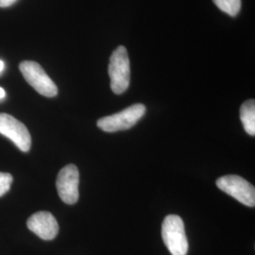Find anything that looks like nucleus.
<instances>
[{
    "mask_svg": "<svg viewBox=\"0 0 255 255\" xmlns=\"http://www.w3.org/2000/svg\"><path fill=\"white\" fill-rule=\"evenodd\" d=\"M19 69L27 83L39 94L47 98L57 96L58 88L56 84L40 64L32 61H25L20 64Z\"/></svg>",
    "mask_w": 255,
    "mask_h": 255,
    "instance_id": "4",
    "label": "nucleus"
},
{
    "mask_svg": "<svg viewBox=\"0 0 255 255\" xmlns=\"http://www.w3.org/2000/svg\"><path fill=\"white\" fill-rule=\"evenodd\" d=\"M240 119L247 133L255 135V101L250 100L244 102L240 108Z\"/></svg>",
    "mask_w": 255,
    "mask_h": 255,
    "instance_id": "9",
    "label": "nucleus"
},
{
    "mask_svg": "<svg viewBox=\"0 0 255 255\" xmlns=\"http://www.w3.org/2000/svg\"><path fill=\"white\" fill-rule=\"evenodd\" d=\"M5 97H6V92H5L3 88L0 87V101L3 100Z\"/></svg>",
    "mask_w": 255,
    "mask_h": 255,
    "instance_id": "13",
    "label": "nucleus"
},
{
    "mask_svg": "<svg viewBox=\"0 0 255 255\" xmlns=\"http://www.w3.org/2000/svg\"><path fill=\"white\" fill-rule=\"evenodd\" d=\"M0 133L11 140L21 151L27 152L31 147V136L27 127L8 114H0Z\"/></svg>",
    "mask_w": 255,
    "mask_h": 255,
    "instance_id": "7",
    "label": "nucleus"
},
{
    "mask_svg": "<svg viewBox=\"0 0 255 255\" xmlns=\"http://www.w3.org/2000/svg\"><path fill=\"white\" fill-rule=\"evenodd\" d=\"M111 89L117 95L123 94L129 85L130 67L126 47L119 46L110 58L109 68Z\"/></svg>",
    "mask_w": 255,
    "mask_h": 255,
    "instance_id": "1",
    "label": "nucleus"
},
{
    "mask_svg": "<svg viewBox=\"0 0 255 255\" xmlns=\"http://www.w3.org/2000/svg\"><path fill=\"white\" fill-rule=\"evenodd\" d=\"M13 178L9 173L0 172V197L9 192Z\"/></svg>",
    "mask_w": 255,
    "mask_h": 255,
    "instance_id": "11",
    "label": "nucleus"
},
{
    "mask_svg": "<svg viewBox=\"0 0 255 255\" xmlns=\"http://www.w3.org/2000/svg\"><path fill=\"white\" fill-rule=\"evenodd\" d=\"M17 0H0V7L1 8H7V7L11 6Z\"/></svg>",
    "mask_w": 255,
    "mask_h": 255,
    "instance_id": "12",
    "label": "nucleus"
},
{
    "mask_svg": "<svg viewBox=\"0 0 255 255\" xmlns=\"http://www.w3.org/2000/svg\"><path fill=\"white\" fill-rule=\"evenodd\" d=\"M4 67H5V64H4V62L0 60V73H2V71L4 70Z\"/></svg>",
    "mask_w": 255,
    "mask_h": 255,
    "instance_id": "14",
    "label": "nucleus"
},
{
    "mask_svg": "<svg viewBox=\"0 0 255 255\" xmlns=\"http://www.w3.org/2000/svg\"><path fill=\"white\" fill-rule=\"evenodd\" d=\"M217 186L242 204L255 207V186L244 178L237 175H226L217 181Z\"/></svg>",
    "mask_w": 255,
    "mask_h": 255,
    "instance_id": "5",
    "label": "nucleus"
},
{
    "mask_svg": "<svg viewBox=\"0 0 255 255\" xmlns=\"http://www.w3.org/2000/svg\"><path fill=\"white\" fill-rule=\"evenodd\" d=\"M27 228L44 240H52L59 233V224L49 212H37L27 221Z\"/></svg>",
    "mask_w": 255,
    "mask_h": 255,
    "instance_id": "8",
    "label": "nucleus"
},
{
    "mask_svg": "<svg viewBox=\"0 0 255 255\" xmlns=\"http://www.w3.org/2000/svg\"><path fill=\"white\" fill-rule=\"evenodd\" d=\"M146 107L143 104H133L118 114L98 120V127L106 132H116L133 127L145 115Z\"/></svg>",
    "mask_w": 255,
    "mask_h": 255,
    "instance_id": "3",
    "label": "nucleus"
},
{
    "mask_svg": "<svg viewBox=\"0 0 255 255\" xmlns=\"http://www.w3.org/2000/svg\"><path fill=\"white\" fill-rule=\"evenodd\" d=\"M162 237L171 255H187L188 240L183 221L179 216L169 215L165 217L162 225Z\"/></svg>",
    "mask_w": 255,
    "mask_h": 255,
    "instance_id": "2",
    "label": "nucleus"
},
{
    "mask_svg": "<svg viewBox=\"0 0 255 255\" xmlns=\"http://www.w3.org/2000/svg\"><path fill=\"white\" fill-rule=\"evenodd\" d=\"M79 183L80 173L75 164H67L61 169L57 177L56 187L64 203L71 205L78 201L80 197Z\"/></svg>",
    "mask_w": 255,
    "mask_h": 255,
    "instance_id": "6",
    "label": "nucleus"
},
{
    "mask_svg": "<svg viewBox=\"0 0 255 255\" xmlns=\"http://www.w3.org/2000/svg\"><path fill=\"white\" fill-rule=\"evenodd\" d=\"M217 7L231 16H237L241 9V0H213Z\"/></svg>",
    "mask_w": 255,
    "mask_h": 255,
    "instance_id": "10",
    "label": "nucleus"
}]
</instances>
